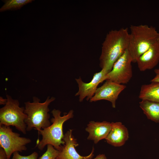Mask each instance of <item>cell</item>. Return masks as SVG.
<instances>
[{
    "label": "cell",
    "instance_id": "obj_1",
    "mask_svg": "<svg viewBox=\"0 0 159 159\" xmlns=\"http://www.w3.org/2000/svg\"><path fill=\"white\" fill-rule=\"evenodd\" d=\"M129 41L127 28L110 31L102 44L100 58L101 68L106 69L109 72L111 71L115 63L128 49Z\"/></svg>",
    "mask_w": 159,
    "mask_h": 159
},
{
    "label": "cell",
    "instance_id": "obj_9",
    "mask_svg": "<svg viewBox=\"0 0 159 159\" xmlns=\"http://www.w3.org/2000/svg\"><path fill=\"white\" fill-rule=\"evenodd\" d=\"M108 72L106 69H102L100 72L94 74L91 81L89 83L84 82L80 77L75 79L79 90L75 96H79V101L82 102L86 97L87 101L90 100L94 95L99 84L104 81V77Z\"/></svg>",
    "mask_w": 159,
    "mask_h": 159
},
{
    "label": "cell",
    "instance_id": "obj_4",
    "mask_svg": "<svg viewBox=\"0 0 159 159\" xmlns=\"http://www.w3.org/2000/svg\"><path fill=\"white\" fill-rule=\"evenodd\" d=\"M55 99L53 97L50 98L48 97L44 102L41 103L38 98L34 97L33 102L28 101L24 103V113L27 115L25 120L26 131H30L34 128L39 132L51 125L48 106Z\"/></svg>",
    "mask_w": 159,
    "mask_h": 159
},
{
    "label": "cell",
    "instance_id": "obj_15",
    "mask_svg": "<svg viewBox=\"0 0 159 159\" xmlns=\"http://www.w3.org/2000/svg\"><path fill=\"white\" fill-rule=\"evenodd\" d=\"M140 107L148 119L159 122V102L147 100H142Z\"/></svg>",
    "mask_w": 159,
    "mask_h": 159
},
{
    "label": "cell",
    "instance_id": "obj_10",
    "mask_svg": "<svg viewBox=\"0 0 159 159\" xmlns=\"http://www.w3.org/2000/svg\"><path fill=\"white\" fill-rule=\"evenodd\" d=\"M159 61V42L156 43L140 55L137 59L138 68L141 71L151 69Z\"/></svg>",
    "mask_w": 159,
    "mask_h": 159
},
{
    "label": "cell",
    "instance_id": "obj_5",
    "mask_svg": "<svg viewBox=\"0 0 159 159\" xmlns=\"http://www.w3.org/2000/svg\"><path fill=\"white\" fill-rule=\"evenodd\" d=\"M7 102L0 109V125H12L24 134L26 133L25 120L27 115L24 113V107H20L18 100L6 95Z\"/></svg>",
    "mask_w": 159,
    "mask_h": 159
},
{
    "label": "cell",
    "instance_id": "obj_21",
    "mask_svg": "<svg viewBox=\"0 0 159 159\" xmlns=\"http://www.w3.org/2000/svg\"><path fill=\"white\" fill-rule=\"evenodd\" d=\"M93 159H107L105 155L103 154L97 155Z\"/></svg>",
    "mask_w": 159,
    "mask_h": 159
},
{
    "label": "cell",
    "instance_id": "obj_12",
    "mask_svg": "<svg viewBox=\"0 0 159 159\" xmlns=\"http://www.w3.org/2000/svg\"><path fill=\"white\" fill-rule=\"evenodd\" d=\"M72 130L69 129L64 135L63 140L65 144L57 157L61 159H82L86 157L80 155L77 152L75 147L78 144L72 134Z\"/></svg>",
    "mask_w": 159,
    "mask_h": 159
},
{
    "label": "cell",
    "instance_id": "obj_11",
    "mask_svg": "<svg viewBox=\"0 0 159 159\" xmlns=\"http://www.w3.org/2000/svg\"><path fill=\"white\" fill-rule=\"evenodd\" d=\"M112 125V122L106 121L89 122L85 129L89 134L87 139L92 140L97 144L100 140L105 139L111 130Z\"/></svg>",
    "mask_w": 159,
    "mask_h": 159
},
{
    "label": "cell",
    "instance_id": "obj_2",
    "mask_svg": "<svg viewBox=\"0 0 159 159\" xmlns=\"http://www.w3.org/2000/svg\"><path fill=\"white\" fill-rule=\"evenodd\" d=\"M128 50L132 62L159 42V33L155 27L146 24L131 25Z\"/></svg>",
    "mask_w": 159,
    "mask_h": 159
},
{
    "label": "cell",
    "instance_id": "obj_14",
    "mask_svg": "<svg viewBox=\"0 0 159 159\" xmlns=\"http://www.w3.org/2000/svg\"><path fill=\"white\" fill-rule=\"evenodd\" d=\"M139 97L142 100L159 102V83L151 82L142 85Z\"/></svg>",
    "mask_w": 159,
    "mask_h": 159
},
{
    "label": "cell",
    "instance_id": "obj_19",
    "mask_svg": "<svg viewBox=\"0 0 159 159\" xmlns=\"http://www.w3.org/2000/svg\"><path fill=\"white\" fill-rule=\"evenodd\" d=\"M154 72L155 74V76L151 80V82L159 83V68L155 69Z\"/></svg>",
    "mask_w": 159,
    "mask_h": 159
},
{
    "label": "cell",
    "instance_id": "obj_3",
    "mask_svg": "<svg viewBox=\"0 0 159 159\" xmlns=\"http://www.w3.org/2000/svg\"><path fill=\"white\" fill-rule=\"evenodd\" d=\"M53 117L51 120L52 124L49 126L40 130L38 133L41 135V140H37L36 147L42 150L46 145L50 144L59 151L61 150L62 145L65 142L63 140L64 135L63 131L64 123L73 117V111L70 110L66 115L61 116V112L58 110L53 109L52 111Z\"/></svg>",
    "mask_w": 159,
    "mask_h": 159
},
{
    "label": "cell",
    "instance_id": "obj_17",
    "mask_svg": "<svg viewBox=\"0 0 159 159\" xmlns=\"http://www.w3.org/2000/svg\"><path fill=\"white\" fill-rule=\"evenodd\" d=\"M59 151L52 145H47L46 151L38 159H55L58 157Z\"/></svg>",
    "mask_w": 159,
    "mask_h": 159
},
{
    "label": "cell",
    "instance_id": "obj_20",
    "mask_svg": "<svg viewBox=\"0 0 159 159\" xmlns=\"http://www.w3.org/2000/svg\"><path fill=\"white\" fill-rule=\"evenodd\" d=\"M0 159H7L4 150L0 147Z\"/></svg>",
    "mask_w": 159,
    "mask_h": 159
},
{
    "label": "cell",
    "instance_id": "obj_18",
    "mask_svg": "<svg viewBox=\"0 0 159 159\" xmlns=\"http://www.w3.org/2000/svg\"><path fill=\"white\" fill-rule=\"evenodd\" d=\"M38 154L36 152H34L28 156H22L19 154L18 152H16L13 153L11 159H37Z\"/></svg>",
    "mask_w": 159,
    "mask_h": 159
},
{
    "label": "cell",
    "instance_id": "obj_22",
    "mask_svg": "<svg viewBox=\"0 0 159 159\" xmlns=\"http://www.w3.org/2000/svg\"><path fill=\"white\" fill-rule=\"evenodd\" d=\"M7 99H3L2 97H1L0 98V105H5L7 102Z\"/></svg>",
    "mask_w": 159,
    "mask_h": 159
},
{
    "label": "cell",
    "instance_id": "obj_8",
    "mask_svg": "<svg viewBox=\"0 0 159 159\" xmlns=\"http://www.w3.org/2000/svg\"><path fill=\"white\" fill-rule=\"evenodd\" d=\"M126 87L124 85L106 80L100 87L97 88L93 96L90 100V102L100 100L110 102L113 108L116 107V101L120 93Z\"/></svg>",
    "mask_w": 159,
    "mask_h": 159
},
{
    "label": "cell",
    "instance_id": "obj_24",
    "mask_svg": "<svg viewBox=\"0 0 159 159\" xmlns=\"http://www.w3.org/2000/svg\"><path fill=\"white\" fill-rule=\"evenodd\" d=\"M55 159H61L58 157H57Z\"/></svg>",
    "mask_w": 159,
    "mask_h": 159
},
{
    "label": "cell",
    "instance_id": "obj_13",
    "mask_svg": "<svg viewBox=\"0 0 159 159\" xmlns=\"http://www.w3.org/2000/svg\"><path fill=\"white\" fill-rule=\"evenodd\" d=\"M112 127L105 139L109 144L115 147L123 145L129 138L127 128L120 122H112Z\"/></svg>",
    "mask_w": 159,
    "mask_h": 159
},
{
    "label": "cell",
    "instance_id": "obj_23",
    "mask_svg": "<svg viewBox=\"0 0 159 159\" xmlns=\"http://www.w3.org/2000/svg\"><path fill=\"white\" fill-rule=\"evenodd\" d=\"M93 151L94 150H92L91 153L89 155L86 156L85 157L82 159H90L93 155Z\"/></svg>",
    "mask_w": 159,
    "mask_h": 159
},
{
    "label": "cell",
    "instance_id": "obj_7",
    "mask_svg": "<svg viewBox=\"0 0 159 159\" xmlns=\"http://www.w3.org/2000/svg\"><path fill=\"white\" fill-rule=\"evenodd\" d=\"M132 58L127 49L115 63L104 81L109 80L120 84H127L132 75Z\"/></svg>",
    "mask_w": 159,
    "mask_h": 159
},
{
    "label": "cell",
    "instance_id": "obj_16",
    "mask_svg": "<svg viewBox=\"0 0 159 159\" xmlns=\"http://www.w3.org/2000/svg\"><path fill=\"white\" fill-rule=\"evenodd\" d=\"M4 5L0 9V12L20 9L24 6L32 2L34 0H2Z\"/></svg>",
    "mask_w": 159,
    "mask_h": 159
},
{
    "label": "cell",
    "instance_id": "obj_6",
    "mask_svg": "<svg viewBox=\"0 0 159 159\" xmlns=\"http://www.w3.org/2000/svg\"><path fill=\"white\" fill-rule=\"evenodd\" d=\"M20 135L13 132L9 126L0 125V147L4 150L7 159L15 152L26 150V145L31 142L29 138Z\"/></svg>",
    "mask_w": 159,
    "mask_h": 159
}]
</instances>
